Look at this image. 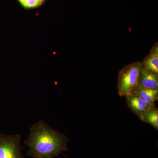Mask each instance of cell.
<instances>
[{"label": "cell", "instance_id": "cell-1", "mask_svg": "<svg viewBox=\"0 0 158 158\" xmlns=\"http://www.w3.org/2000/svg\"><path fill=\"white\" fill-rule=\"evenodd\" d=\"M69 139L65 134L54 129L44 120L33 125L24 141L29 150L26 155L31 158H55L68 151Z\"/></svg>", "mask_w": 158, "mask_h": 158}, {"label": "cell", "instance_id": "cell-2", "mask_svg": "<svg viewBox=\"0 0 158 158\" xmlns=\"http://www.w3.org/2000/svg\"><path fill=\"white\" fill-rule=\"evenodd\" d=\"M142 63L133 62L124 66L118 72L117 88L118 95L126 97L138 87Z\"/></svg>", "mask_w": 158, "mask_h": 158}, {"label": "cell", "instance_id": "cell-3", "mask_svg": "<svg viewBox=\"0 0 158 158\" xmlns=\"http://www.w3.org/2000/svg\"><path fill=\"white\" fill-rule=\"evenodd\" d=\"M20 134L0 133V158H26L23 154Z\"/></svg>", "mask_w": 158, "mask_h": 158}, {"label": "cell", "instance_id": "cell-4", "mask_svg": "<svg viewBox=\"0 0 158 158\" xmlns=\"http://www.w3.org/2000/svg\"><path fill=\"white\" fill-rule=\"evenodd\" d=\"M128 106L133 113L142 121L144 114L153 106L143 99L135 90L126 96Z\"/></svg>", "mask_w": 158, "mask_h": 158}, {"label": "cell", "instance_id": "cell-5", "mask_svg": "<svg viewBox=\"0 0 158 158\" xmlns=\"http://www.w3.org/2000/svg\"><path fill=\"white\" fill-rule=\"evenodd\" d=\"M138 87L158 90V74L147 70L141 65Z\"/></svg>", "mask_w": 158, "mask_h": 158}, {"label": "cell", "instance_id": "cell-6", "mask_svg": "<svg viewBox=\"0 0 158 158\" xmlns=\"http://www.w3.org/2000/svg\"><path fill=\"white\" fill-rule=\"evenodd\" d=\"M135 90L140 97L150 105L155 106V103L158 99V90L138 87Z\"/></svg>", "mask_w": 158, "mask_h": 158}, {"label": "cell", "instance_id": "cell-7", "mask_svg": "<svg viewBox=\"0 0 158 158\" xmlns=\"http://www.w3.org/2000/svg\"><path fill=\"white\" fill-rule=\"evenodd\" d=\"M142 65L147 69L158 74V53H150L144 58Z\"/></svg>", "mask_w": 158, "mask_h": 158}, {"label": "cell", "instance_id": "cell-8", "mask_svg": "<svg viewBox=\"0 0 158 158\" xmlns=\"http://www.w3.org/2000/svg\"><path fill=\"white\" fill-rule=\"evenodd\" d=\"M142 121L149 123L158 130V110L156 106H153L144 114Z\"/></svg>", "mask_w": 158, "mask_h": 158}, {"label": "cell", "instance_id": "cell-9", "mask_svg": "<svg viewBox=\"0 0 158 158\" xmlns=\"http://www.w3.org/2000/svg\"><path fill=\"white\" fill-rule=\"evenodd\" d=\"M23 8L26 9H35L42 6L45 0H17Z\"/></svg>", "mask_w": 158, "mask_h": 158}, {"label": "cell", "instance_id": "cell-10", "mask_svg": "<svg viewBox=\"0 0 158 158\" xmlns=\"http://www.w3.org/2000/svg\"><path fill=\"white\" fill-rule=\"evenodd\" d=\"M158 45H155L152 49L150 53H158Z\"/></svg>", "mask_w": 158, "mask_h": 158}]
</instances>
